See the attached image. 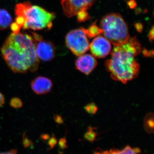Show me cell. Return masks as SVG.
I'll return each instance as SVG.
<instances>
[{"mask_svg":"<svg viewBox=\"0 0 154 154\" xmlns=\"http://www.w3.org/2000/svg\"><path fill=\"white\" fill-rule=\"evenodd\" d=\"M77 20L80 22H85L90 19V16L86 10L79 11L76 14Z\"/></svg>","mask_w":154,"mask_h":154,"instance_id":"obj_16","label":"cell"},{"mask_svg":"<svg viewBox=\"0 0 154 154\" xmlns=\"http://www.w3.org/2000/svg\"><path fill=\"white\" fill-rule=\"evenodd\" d=\"M141 50V45L136 37L130 38L125 43L114 46L111 58L105 63L111 78L123 84L137 78L140 66L135 58Z\"/></svg>","mask_w":154,"mask_h":154,"instance_id":"obj_2","label":"cell"},{"mask_svg":"<svg viewBox=\"0 0 154 154\" xmlns=\"http://www.w3.org/2000/svg\"><path fill=\"white\" fill-rule=\"evenodd\" d=\"M134 26L138 32L140 33L142 32L143 29V26L142 24L140 23H137Z\"/></svg>","mask_w":154,"mask_h":154,"instance_id":"obj_21","label":"cell"},{"mask_svg":"<svg viewBox=\"0 0 154 154\" xmlns=\"http://www.w3.org/2000/svg\"><path fill=\"white\" fill-rule=\"evenodd\" d=\"M97 65V61L94 56L83 54L79 56L75 61L77 69L86 75H89Z\"/></svg>","mask_w":154,"mask_h":154,"instance_id":"obj_9","label":"cell"},{"mask_svg":"<svg viewBox=\"0 0 154 154\" xmlns=\"http://www.w3.org/2000/svg\"><path fill=\"white\" fill-rule=\"evenodd\" d=\"M128 4L131 8H134L136 6V2H135L134 0H129Z\"/></svg>","mask_w":154,"mask_h":154,"instance_id":"obj_24","label":"cell"},{"mask_svg":"<svg viewBox=\"0 0 154 154\" xmlns=\"http://www.w3.org/2000/svg\"><path fill=\"white\" fill-rule=\"evenodd\" d=\"M59 145L61 148L62 149H66L67 147L66 139L65 138H63L61 139L60 140Z\"/></svg>","mask_w":154,"mask_h":154,"instance_id":"obj_20","label":"cell"},{"mask_svg":"<svg viewBox=\"0 0 154 154\" xmlns=\"http://www.w3.org/2000/svg\"><path fill=\"white\" fill-rule=\"evenodd\" d=\"M141 152L140 149L138 147L132 148L130 146H126L122 149H112L109 150L96 151L93 154H140Z\"/></svg>","mask_w":154,"mask_h":154,"instance_id":"obj_11","label":"cell"},{"mask_svg":"<svg viewBox=\"0 0 154 154\" xmlns=\"http://www.w3.org/2000/svg\"><path fill=\"white\" fill-rule=\"evenodd\" d=\"M65 40L67 47L77 56L85 54L89 49L90 43L84 28L70 31Z\"/></svg>","mask_w":154,"mask_h":154,"instance_id":"obj_5","label":"cell"},{"mask_svg":"<svg viewBox=\"0 0 154 154\" xmlns=\"http://www.w3.org/2000/svg\"><path fill=\"white\" fill-rule=\"evenodd\" d=\"M84 30L86 35L90 38L96 37V36H98L102 33V29L97 26L96 22L91 25L88 29L84 28Z\"/></svg>","mask_w":154,"mask_h":154,"instance_id":"obj_14","label":"cell"},{"mask_svg":"<svg viewBox=\"0 0 154 154\" xmlns=\"http://www.w3.org/2000/svg\"><path fill=\"white\" fill-rule=\"evenodd\" d=\"M54 120L57 123H60H60H62L63 122V120L61 116L59 115H55L54 116Z\"/></svg>","mask_w":154,"mask_h":154,"instance_id":"obj_23","label":"cell"},{"mask_svg":"<svg viewBox=\"0 0 154 154\" xmlns=\"http://www.w3.org/2000/svg\"><path fill=\"white\" fill-rule=\"evenodd\" d=\"M12 21V18L8 11L0 9V30H5L8 28Z\"/></svg>","mask_w":154,"mask_h":154,"instance_id":"obj_12","label":"cell"},{"mask_svg":"<svg viewBox=\"0 0 154 154\" xmlns=\"http://www.w3.org/2000/svg\"><path fill=\"white\" fill-rule=\"evenodd\" d=\"M154 27H152V29L150 30L149 33L148 37L150 41L152 42L154 40Z\"/></svg>","mask_w":154,"mask_h":154,"instance_id":"obj_22","label":"cell"},{"mask_svg":"<svg viewBox=\"0 0 154 154\" xmlns=\"http://www.w3.org/2000/svg\"><path fill=\"white\" fill-rule=\"evenodd\" d=\"M96 0H62L64 14L68 17L76 15L79 11L86 10L93 5Z\"/></svg>","mask_w":154,"mask_h":154,"instance_id":"obj_7","label":"cell"},{"mask_svg":"<svg viewBox=\"0 0 154 154\" xmlns=\"http://www.w3.org/2000/svg\"><path fill=\"white\" fill-rule=\"evenodd\" d=\"M31 87L36 94L43 95L50 92L52 88L53 83L51 80L46 77L38 76L31 82Z\"/></svg>","mask_w":154,"mask_h":154,"instance_id":"obj_10","label":"cell"},{"mask_svg":"<svg viewBox=\"0 0 154 154\" xmlns=\"http://www.w3.org/2000/svg\"><path fill=\"white\" fill-rule=\"evenodd\" d=\"M89 48L94 57L103 58L110 53L111 45L107 38L102 36H98L91 42Z\"/></svg>","mask_w":154,"mask_h":154,"instance_id":"obj_8","label":"cell"},{"mask_svg":"<svg viewBox=\"0 0 154 154\" xmlns=\"http://www.w3.org/2000/svg\"><path fill=\"white\" fill-rule=\"evenodd\" d=\"M10 105L12 107L15 108H20L22 107L23 105V103L22 100L19 98H13L11 99V102H10Z\"/></svg>","mask_w":154,"mask_h":154,"instance_id":"obj_18","label":"cell"},{"mask_svg":"<svg viewBox=\"0 0 154 154\" xmlns=\"http://www.w3.org/2000/svg\"><path fill=\"white\" fill-rule=\"evenodd\" d=\"M143 54L146 57H153L154 52L153 50H148L145 48L143 51Z\"/></svg>","mask_w":154,"mask_h":154,"instance_id":"obj_19","label":"cell"},{"mask_svg":"<svg viewBox=\"0 0 154 154\" xmlns=\"http://www.w3.org/2000/svg\"><path fill=\"white\" fill-rule=\"evenodd\" d=\"M85 110L88 113L90 114H94L97 112L98 107L95 103H91L86 105Z\"/></svg>","mask_w":154,"mask_h":154,"instance_id":"obj_17","label":"cell"},{"mask_svg":"<svg viewBox=\"0 0 154 154\" xmlns=\"http://www.w3.org/2000/svg\"><path fill=\"white\" fill-rule=\"evenodd\" d=\"M33 38L36 42V53L38 59L44 61L52 60L55 55V48L52 42L43 40L40 35L33 33Z\"/></svg>","mask_w":154,"mask_h":154,"instance_id":"obj_6","label":"cell"},{"mask_svg":"<svg viewBox=\"0 0 154 154\" xmlns=\"http://www.w3.org/2000/svg\"><path fill=\"white\" fill-rule=\"evenodd\" d=\"M154 114L152 113L147 114L144 119V128L147 133L152 134L154 132Z\"/></svg>","mask_w":154,"mask_h":154,"instance_id":"obj_13","label":"cell"},{"mask_svg":"<svg viewBox=\"0 0 154 154\" xmlns=\"http://www.w3.org/2000/svg\"><path fill=\"white\" fill-rule=\"evenodd\" d=\"M5 98L4 95L0 92V107L5 104Z\"/></svg>","mask_w":154,"mask_h":154,"instance_id":"obj_25","label":"cell"},{"mask_svg":"<svg viewBox=\"0 0 154 154\" xmlns=\"http://www.w3.org/2000/svg\"><path fill=\"white\" fill-rule=\"evenodd\" d=\"M95 129L96 128L92 127L90 126L88 127L87 131L84 136V137L86 140L90 142H94L96 140L97 134L95 132Z\"/></svg>","mask_w":154,"mask_h":154,"instance_id":"obj_15","label":"cell"},{"mask_svg":"<svg viewBox=\"0 0 154 154\" xmlns=\"http://www.w3.org/2000/svg\"><path fill=\"white\" fill-rule=\"evenodd\" d=\"M57 143V140L55 138L53 137L50 141L49 143L51 146V147H53Z\"/></svg>","mask_w":154,"mask_h":154,"instance_id":"obj_26","label":"cell"},{"mask_svg":"<svg viewBox=\"0 0 154 154\" xmlns=\"http://www.w3.org/2000/svg\"><path fill=\"white\" fill-rule=\"evenodd\" d=\"M1 51L6 63L14 72H35L38 68L36 42L28 34L12 33L6 39Z\"/></svg>","mask_w":154,"mask_h":154,"instance_id":"obj_1","label":"cell"},{"mask_svg":"<svg viewBox=\"0 0 154 154\" xmlns=\"http://www.w3.org/2000/svg\"><path fill=\"white\" fill-rule=\"evenodd\" d=\"M0 154H17V151L15 150H13L11 151L5 152L1 153Z\"/></svg>","mask_w":154,"mask_h":154,"instance_id":"obj_27","label":"cell"},{"mask_svg":"<svg viewBox=\"0 0 154 154\" xmlns=\"http://www.w3.org/2000/svg\"><path fill=\"white\" fill-rule=\"evenodd\" d=\"M102 33L116 45L126 42L130 37L128 27L120 14L111 13L102 18L100 23Z\"/></svg>","mask_w":154,"mask_h":154,"instance_id":"obj_4","label":"cell"},{"mask_svg":"<svg viewBox=\"0 0 154 154\" xmlns=\"http://www.w3.org/2000/svg\"><path fill=\"white\" fill-rule=\"evenodd\" d=\"M17 18L15 23L24 29L40 30L51 29L54 14L38 6L26 2L18 4L15 8Z\"/></svg>","mask_w":154,"mask_h":154,"instance_id":"obj_3","label":"cell"}]
</instances>
